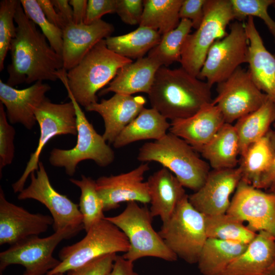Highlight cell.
Masks as SVG:
<instances>
[{"mask_svg":"<svg viewBox=\"0 0 275 275\" xmlns=\"http://www.w3.org/2000/svg\"><path fill=\"white\" fill-rule=\"evenodd\" d=\"M68 0H51L66 25L73 23V9Z\"/></svg>","mask_w":275,"mask_h":275,"instance_id":"49","label":"cell"},{"mask_svg":"<svg viewBox=\"0 0 275 275\" xmlns=\"http://www.w3.org/2000/svg\"><path fill=\"white\" fill-rule=\"evenodd\" d=\"M129 248V243L124 233L104 218L93 225L81 240L63 247L59 253L60 263L46 275L64 273L100 257L125 253Z\"/></svg>","mask_w":275,"mask_h":275,"instance_id":"8","label":"cell"},{"mask_svg":"<svg viewBox=\"0 0 275 275\" xmlns=\"http://www.w3.org/2000/svg\"><path fill=\"white\" fill-rule=\"evenodd\" d=\"M225 123L219 108L211 103L190 117L171 121L169 131L197 151L210 141Z\"/></svg>","mask_w":275,"mask_h":275,"instance_id":"23","label":"cell"},{"mask_svg":"<svg viewBox=\"0 0 275 275\" xmlns=\"http://www.w3.org/2000/svg\"><path fill=\"white\" fill-rule=\"evenodd\" d=\"M158 233L178 258L189 264L197 263L207 239L205 216L192 206L186 194Z\"/></svg>","mask_w":275,"mask_h":275,"instance_id":"9","label":"cell"},{"mask_svg":"<svg viewBox=\"0 0 275 275\" xmlns=\"http://www.w3.org/2000/svg\"><path fill=\"white\" fill-rule=\"evenodd\" d=\"M114 31L112 24L102 19L91 24H67L62 30L63 68L69 71L74 68L98 42L111 36Z\"/></svg>","mask_w":275,"mask_h":275,"instance_id":"21","label":"cell"},{"mask_svg":"<svg viewBox=\"0 0 275 275\" xmlns=\"http://www.w3.org/2000/svg\"><path fill=\"white\" fill-rule=\"evenodd\" d=\"M30 177V185L19 193L18 200L34 199L45 205L53 218L54 232L65 230L80 232L84 229L78 205L53 187L41 161L39 163L36 174L33 172Z\"/></svg>","mask_w":275,"mask_h":275,"instance_id":"13","label":"cell"},{"mask_svg":"<svg viewBox=\"0 0 275 275\" xmlns=\"http://www.w3.org/2000/svg\"><path fill=\"white\" fill-rule=\"evenodd\" d=\"M161 37L157 31L139 26L129 33L109 36L105 42L107 48L115 53L131 60H138L157 45Z\"/></svg>","mask_w":275,"mask_h":275,"instance_id":"31","label":"cell"},{"mask_svg":"<svg viewBox=\"0 0 275 275\" xmlns=\"http://www.w3.org/2000/svg\"><path fill=\"white\" fill-rule=\"evenodd\" d=\"M183 0H144L140 26L149 28L163 36L176 29L181 20Z\"/></svg>","mask_w":275,"mask_h":275,"instance_id":"33","label":"cell"},{"mask_svg":"<svg viewBox=\"0 0 275 275\" xmlns=\"http://www.w3.org/2000/svg\"><path fill=\"white\" fill-rule=\"evenodd\" d=\"M206 0H183L180 11V19L189 20L193 28L197 29L204 16V6Z\"/></svg>","mask_w":275,"mask_h":275,"instance_id":"44","label":"cell"},{"mask_svg":"<svg viewBox=\"0 0 275 275\" xmlns=\"http://www.w3.org/2000/svg\"><path fill=\"white\" fill-rule=\"evenodd\" d=\"M275 262V238L261 231L222 275H265Z\"/></svg>","mask_w":275,"mask_h":275,"instance_id":"24","label":"cell"},{"mask_svg":"<svg viewBox=\"0 0 275 275\" xmlns=\"http://www.w3.org/2000/svg\"><path fill=\"white\" fill-rule=\"evenodd\" d=\"M227 213L248 222L252 231H264L275 238V193L264 192L241 180Z\"/></svg>","mask_w":275,"mask_h":275,"instance_id":"15","label":"cell"},{"mask_svg":"<svg viewBox=\"0 0 275 275\" xmlns=\"http://www.w3.org/2000/svg\"><path fill=\"white\" fill-rule=\"evenodd\" d=\"M216 90L217 95L212 103L217 106L227 123L257 110L268 99L255 84L249 70L241 67L217 84Z\"/></svg>","mask_w":275,"mask_h":275,"instance_id":"14","label":"cell"},{"mask_svg":"<svg viewBox=\"0 0 275 275\" xmlns=\"http://www.w3.org/2000/svg\"><path fill=\"white\" fill-rule=\"evenodd\" d=\"M59 79L66 88L74 107L77 138L75 146L71 149H53L49 155L50 163L54 167L64 168L66 173L70 176L74 174L77 164L83 160H92L101 167L109 166L114 160V151L103 136L95 130L74 98L67 85L65 69L59 72Z\"/></svg>","mask_w":275,"mask_h":275,"instance_id":"5","label":"cell"},{"mask_svg":"<svg viewBox=\"0 0 275 275\" xmlns=\"http://www.w3.org/2000/svg\"><path fill=\"white\" fill-rule=\"evenodd\" d=\"M49 85L39 80L30 87L17 89L0 79V100L6 107L8 120L11 124L20 123L31 130L36 124L35 112L46 98Z\"/></svg>","mask_w":275,"mask_h":275,"instance_id":"19","label":"cell"},{"mask_svg":"<svg viewBox=\"0 0 275 275\" xmlns=\"http://www.w3.org/2000/svg\"><path fill=\"white\" fill-rule=\"evenodd\" d=\"M192 28L189 20L181 19L176 29L162 36L159 43L148 53L147 57L160 67H168L175 62H180L183 43Z\"/></svg>","mask_w":275,"mask_h":275,"instance_id":"35","label":"cell"},{"mask_svg":"<svg viewBox=\"0 0 275 275\" xmlns=\"http://www.w3.org/2000/svg\"><path fill=\"white\" fill-rule=\"evenodd\" d=\"M144 10V1L117 0L116 13L124 23L140 24Z\"/></svg>","mask_w":275,"mask_h":275,"instance_id":"42","label":"cell"},{"mask_svg":"<svg viewBox=\"0 0 275 275\" xmlns=\"http://www.w3.org/2000/svg\"><path fill=\"white\" fill-rule=\"evenodd\" d=\"M153 217L159 216L167 222L181 200L186 195L184 187L168 169L162 168L150 175L147 181Z\"/></svg>","mask_w":275,"mask_h":275,"instance_id":"25","label":"cell"},{"mask_svg":"<svg viewBox=\"0 0 275 275\" xmlns=\"http://www.w3.org/2000/svg\"><path fill=\"white\" fill-rule=\"evenodd\" d=\"M197 151L213 170L237 168L240 145L234 125L225 123L210 141Z\"/></svg>","mask_w":275,"mask_h":275,"instance_id":"27","label":"cell"},{"mask_svg":"<svg viewBox=\"0 0 275 275\" xmlns=\"http://www.w3.org/2000/svg\"><path fill=\"white\" fill-rule=\"evenodd\" d=\"M16 32L9 50L11 62L8 66L7 84L14 87L39 80L56 81L63 68L62 56L50 46L36 24L25 15L20 2L14 17Z\"/></svg>","mask_w":275,"mask_h":275,"instance_id":"1","label":"cell"},{"mask_svg":"<svg viewBox=\"0 0 275 275\" xmlns=\"http://www.w3.org/2000/svg\"><path fill=\"white\" fill-rule=\"evenodd\" d=\"M54 275H65V274L64 273H59L56 274Z\"/></svg>","mask_w":275,"mask_h":275,"instance_id":"51","label":"cell"},{"mask_svg":"<svg viewBox=\"0 0 275 275\" xmlns=\"http://www.w3.org/2000/svg\"><path fill=\"white\" fill-rule=\"evenodd\" d=\"M141 162L155 161L170 171L184 187L195 191L204 183L210 166L184 140L169 132L163 137L145 143L137 157Z\"/></svg>","mask_w":275,"mask_h":275,"instance_id":"3","label":"cell"},{"mask_svg":"<svg viewBox=\"0 0 275 275\" xmlns=\"http://www.w3.org/2000/svg\"><path fill=\"white\" fill-rule=\"evenodd\" d=\"M46 18L57 27L63 30L66 26L50 0H37Z\"/></svg>","mask_w":275,"mask_h":275,"instance_id":"45","label":"cell"},{"mask_svg":"<svg viewBox=\"0 0 275 275\" xmlns=\"http://www.w3.org/2000/svg\"><path fill=\"white\" fill-rule=\"evenodd\" d=\"M146 102L142 96L115 93L110 98L92 103L85 108L101 116L104 124L102 136L106 142L113 143L124 128L138 116Z\"/></svg>","mask_w":275,"mask_h":275,"instance_id":"20","label":"cell"},{"mask_svg":"<svg viewBox=\"0 0 275 275\" xmlns=\"http://www.w3.org/2000/svg\"><path fill=\"white\" fill-rule=\"evenodd\" d=\"M170 126L168 119L157 110L144 107L120 133L113 144L115 148H120L141 140H158L167 133Z\"/></svg>","mask_w":275,"mask_h":275,"instance_id":"29","label":"cell"},{"mask_svg":"<svg viewBox=\"0 0 275 275\" xmlns=\"http://www.w3.org/2000/svg\"><path fill=\"white\" fill-rule=\"evenodd\" d=\"M108 275H139L134 269L133 262L117 255L112 270Z\"/></svg>","mask_w":275,"mask_h":275,"instance_id":"46","label":"cell"},{"mask_svg":"<svg viewBox=\"0 0 275 275\" xmlns=\"http://www.w3.org/2000/svg\"><path fill=\"white\" fill-rule=\"evenodd\" d=\"M73 9V23L75 24L84 23L88 5L87 0H70Z\"/></svg>","mask_w":275,"mask_h":275,"instance_id":"47","label":"cell"},{"mask_svg":"<svg viewBox=\"0 0 275 275\" xmlns=\"http://www.w3.org/2000/svg\"><path fill=\"white\" fill-rule=\"evenodd\" d=\"M201 25L184 41L180 62L182 68L197 77L210 47L227 35L226 27L235 19L230 0H206Z\"/></svg>","mask_w":275,"mask_h":275,"instance_id":"7","label":"cell"},{"mask_svg":"<svg viewBox=\"0 0 275 275\" xmlns=\"http://www.w3.org/2000/svg\"><path fill=\"white\" fill-rule=\"evenodd\" d=\"M265 275H275V262L270 270Z\"/></svg>","mask_w":275,"mask_h":275,"instance_id":"50","label":"cell"},{"mask_svg":"<svg viewBox=\"0 0 275 275\" xmlns=\"http://www.w3.org/2000/svg\"><path fill=\"white\" fill-rule=\"evenodd\" d=\"M148 162L127 173L101 176L96 180L97 190L101 198L104 211L118 208L123 202L150 203V196L144 174L149 170Z\"/></svg>","mask_w":275,"mask_h":275,"instance_id":"16","label":"cell"},{"mask_svg":"<svg viewBox=\"0 0 275 275\" xmlns=\"http://www.w3.org/2000/svg\"><path fill=\"white\" fill-rule=\"evenodd\" d=\"M248 244L207 238L197 263L203 275H222L246 249Z\"/></svg>","mask_w":275,"mask_h":275,"instance_id":"30","label":"cell"},{"mask_svg":"<svg viewBox=\"0 0 275 275\" xmlns=\"http://www.w3.org/2000/svg\"><path fill=\"white\" fill-rule=\"evenodd\" d=\"M274 156L275 130L270 129L240 156L238 167L241 180L257 188L261 177L270 167Z\"/></svg>","mask_w":275,"mask_h":275,"instance_id":"28","label":"cell"},{"mask_svg":"<svg viewBox=\"0 0 275 275\" xmlns=\"http://www.w3.org/2000/svg\"><path fill=\"white\" fill-rule=\"evenodd\" d=\"M160 67L148 57L128 63L118 70L108 87L102 89L99 95L109 92L130 95L139 92L148 94Z\"/></svg>","mask_w":275,"mask_h":275,"instance_id":"26","label":"cell"},{"mask_svg":"<svg viewBox=\"0 0 275 275\" xmlns=\"http://www.w3.org/2000/svg\"><path fill=\"white\" fill-rule=\"evenodd\" d=\"M105 218L121 230L128 240L129 248L122 255L125 259L133 262L147 257L170 262L177 260V256L153 229V217L146 206H140L135 202H128L121 213Z\"/></svg>","mask_w":275,"mask_h":275,"instance_id":"6","label":"cell"},{"mask_svg":"<svg viewBox=\"0 0 275 275\" xmlns=\"http://www.w3.org/2000/svg\"><path fill=\"white\" fill-rule=\"evenodd\" d=\"M117 0H89L84 23L91 24L104 15L116 13Z\"/></svg>","mask_w":275,"mask_h":275,"instance_id":"43","label":"cell"},{"mask_svg":"<svg viewBox=\"0 0 275 275\" xmlns=\"http://www.w3.org/2000/svg\"><path fill=\"white\" fill-rule=\"evenodd\" d=\"M274 121L275 104L269 98L258 109L237 120L234 127L239 141L240 155L265 135Z\"/></svg>","mask_w":275,"mask_h":275,"instance_id":"32","label":"cell"},{"mask_svg":"<svg viewBox=\"0 0 275 275\" xmlns=\"http://www.w3.org/2000/svg\"><path fill=\"white\" fill-rule=\"evenodd\" d=\"M211 86L181 67H160L148 98L152 108L171 121L190 117L212 103Z\"/></svg>","mask_w":275,"mask_h":275,"instance_id":"2","label":"cell"},{"mask_svg":"<svg viewBox=\"0 0 275 275\" xmlns=\"http://www.w3.org/2000/svg\"><path fill=\"white\" fill-rule=\"evenodd\" d=\"M249 40L244 23L236 20L230 31L210 47L198 76L211 87L227 79L240 66L248 63Z\"/></svg>","mask_w":275,"mask_h":275,"instance_id":"10","label":"cell"},{"mask_svg":"<svg viewBox=\"0 0 275 275\" xmlns=\"http://www.w3.org/2000/svg\"><path fill=\"white\" fill-rule=\"evenodd\" d=\"M274 127H275V123L274 124Z\"/></svg>","mask_w":275,"mask_h":275,"instance_id":"52","label":"cell"},{"mask_svg":"<svg viewBox=\"0 0 275 275\" xmlns=\"http://www.w3.org/2000/svg\"><path fill=\"white\" fill-rule=\"evenodd\" d=\"M79 232L65 230L54 232L44 238L34 235L11 245L0 253L1 272L9 265L19 264L25 268L24 275H46L61 262L52 256L58 245Z\"/></svg>","mask_w":275,"mask_h":275,"instance_id":"11","label":"cell"},{"mask_svg":"<svg viewBox=\"0 0 275 275\" xmlns=\"http://www.w3.org/2000/svg\"><path fill=\"white\" fill-rule=\"evenodd\" d=\"M207 238L248 244L256 236L243 222L227 213L205 216Z\"/></svg>","mask_w":275,"mask_h":275,"instance_id":"34","label":"cell"},{"mask_svg":"<svg viewBox=\"0 0 275 275\" xmlns=\"http://www.w3.org/2000/svg\"><path fill=\"white\" fill-rule=\"evenodd\" d=\"M131 62L109 50L105 39H102L67 71L68 86L76 101L86 108L98 102L97 92L114 79L122 67Z\"/></svg>","mask_w":275,"mask_h":275,"instance_id":"4","label":"cell"},{"mask_svg":"<svg viewBox=\"0 0 275 275\" xmlns=\"http://www.w3.org/2000/svg\"><path fill=\"white\" fill-rule=\"evenodd\" d=\"M70 181L81 191L78 206L82 216L84 229L87 232L105 218L103 202L97 190L96 180L81 175L80 180L71 178Z\"/></svg>","mask_w":275,"mask_h":275,"instance_id":"36","label":"cell"},{"mask_svg":"<svg viewBox=\"0 0 275 275\" xmlns=\"http://www.w3.org/2000/svg\"><path fill=\"white\" fill-rule=\"evenodd\" d=\"M14 128L8 121L4 105L0 103V174L3 169L10 164L14 157Z\"/></svg>","mask_w":275,"mask_h":275,"instance_id":"40","label":"cell"},{"mask_svg":"<svg viewBox=\"0 0 275 275\" xmlns=\"http://www.w3.org/2000/svg\"><path fill=\"white\" fill-rule=\"evenodd\" d=\"M51 216L32 213L9 202L0 188V245L14 244L46 232L53 225Z\"/></svg>","mask_w":275,"mask_h":275,"instance_id":"18","label":"cell"},{"mask_svg":"<svg viewBox=\"0 0 275 275\" xmlns=\"http://www.w3.org/2000/svg\"><path fill=\"white\" fill-rule=\"evenodd\" d=\"M35 114L40 131L38 144L31 154L22 175L12 185L15 193H20L24 188L29 176L38 170L40 154L49 140L59 135H77L75 111L71 101L54 103L46 98L36 109Z\"/></svg>","mask_w":275,"mask_h":275,"instance_id":"12","label":"cell"},{"mask_svg":"<svg viewBox=\"0 0 275 275\" xmlns=\"http://www.w3.org/2000/svg\"><path fill=\"white\" fill-rule=\"evenodd\" d=\"M20 2L26 16L40 27L50 46L62 56L63 43L62 30L46 18L37 0H20Z\"/></svg>","mask_w":275,"mask_h":275,"instance_id":"37","label":"cell"},{"mask_svg":"<svg viewBox=\"0 0 275 275\" xmlns=\"http://www.w3.org/2000/svg\"><path fill=\"white\" fill-rule=\"evenodd\" d=\"M249 40V71L262 92L275 104V54L265 46L252 16L244 23Z\"/></svg>","mask_w":275,"mask_h":275,"instance_id":"22","label":"cell"},{"mask_svg":"<svg viewBox=\"0 0 275 275\" xmlns=\"http://www.w3.org/2000/svg\"><path fill=\"white\" fill-rule=\"evenodd\" d=\"M113 253L98 258L87 264L68 271L66 275H108L117 257Z\"/></svg>","mask_w":275,"mask_h":275,"instance_id":"41","label":"cell"},{"mask_svg":"<svg viewBox=\"0 0 275 275\" xmlns=\"http://www.w3.org/2000/svg\"><path fill=\"white\" fill-rule=\"evenodd\" d=\"M20 1L3 0L0 2V71L4 68V61L15 37L16 26L14 17Z\"/></svg>","mask_w":275,"mask_h":275,"instance_id":"38","label":"cell"},{"mask_svg":"<svg viewBox=\"0 0 275 275\" xmlns=\"http://www.w3.org/2000/svg\"><path fill=\"white\" fill-rule=\"evenodd\" d=\"M235 19L241 21L249 16L261 19L272 35L275 43V21L268 13L270 6H275V0H230Z\"/></svg>","mask_w":275,"mask_h":275,"instance_id":"39","label":"cell"},{"mask_svg":"<svg viewBox=\"0 0 275 275\" xmlns=\"http://www.w3.org/2000/svg\"><path fill=\"white\" fill-rule=\"evenodd\" d=\"M241 179L239 167L210 171L203 185L188 195L192 206L205 216L227 213L230 197Z\"/></svg>","mask_w":275,"mask_h":275,"instance_id":"17","label":"cell"},{"mask_svg":"<svg viewBox=\"0 0 275 275\" xmlns=\"http://www.w3.org/2000/svg\"><path fill=\"white\" fill-rule=\"evenodd\" d=\"M257 188L269 189L275 193V156L266 172L261 177Z\"/></svg>","mask_w":275,"mask_h":275,"instance_id":"48","label":"cell"}]
</instances>
